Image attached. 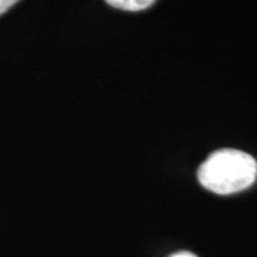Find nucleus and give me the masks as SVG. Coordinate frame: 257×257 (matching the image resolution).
<instances>
[{"label":"nucleus","mask_w":257,"mask_h":257,"mask_svg":"<svg viewBox=\"0 0 257 257\" xmlns=\"http://www.w3.org/2000/svg\"><path fill=\"white\" fill-rule=\"evenodd\" d=\"M257 162L236 149H220L207 157L197 170L199 183L216 194L241 192L254 183Z\"/></svg>","instance_id":"nucleus-1"},{"label":"nucleus","mask_w":257,"mask_h":257,"mask_svg":"<svg viewBox=\"0 0 257 257\" xmlns=\"http://www.w3.org/2000/svg\"><path fill=\"white\" fill-rule=\"evenodd\" d=\"M109 6L114 9L126 10V12H140L149 9L156 0H104Z\"/></svg>","instance_id":"nucleus-2"},{"label":"nucleus","mask_w":257,"mask_h":257,"mask_svg":"<svg viewBox=\"0 0 257 257\" xmlns=\"http://www.w3.org/2000/svg\"><path fill=\"white\" fill-rule=\"evenodd\" d=\"M18 2L19 0H0V16H2L5 12H8L13 5H16Z\"/></svg>","instance_id":"nucleus-3"},{"label":"nucleus","mask_w":257,"mask_h":257,"mask_svg":"<svg viewBox=\"0 0 257 257\" xmlns=\"http://www.w3.org/2000/svg\"><path fill=\"white\" fill-rule=\"evenodd\" d=\"M172 257H196V256L192 254V253H189V251H180V253H176V254H173Z\"/></svg>","instance_id":"nucleus-4"}]
</instances>
